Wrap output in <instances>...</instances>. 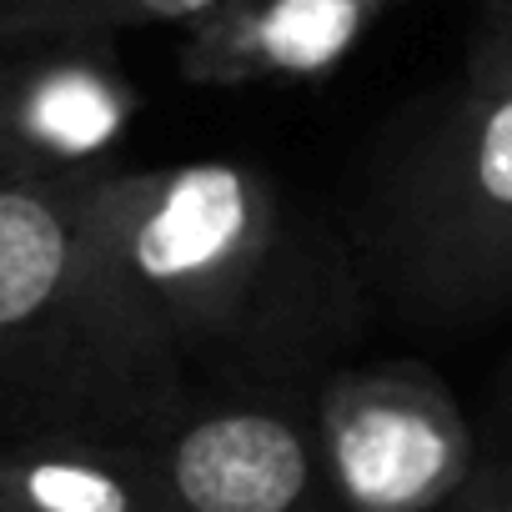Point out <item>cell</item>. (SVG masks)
Instances as JSON below:
<instances>
[{
    "mask_svg": "<svg viewBox=\"0 0 512 512\" xmlns=\"http://www.w3.org/2000/svg\"><path fill=\"white\" fill-rule=\"evenodd\" d=\"M81 201L101 256L191 387L312 392L362 337L357 262L267 171H106Z\"/></svg>",
    "mask_w": 512,
    "mask_h": 512,
    "instance_id": "6da1fadb",
    "label": "cell"
},
{
    "mask_svg": "<svg viewBox=\"0 0 512 512\" xmlns=\"http://www.w3.org/2000/svg\"><path fill=\"white\" fill-rule=\"evenodd\" d=\"M81 186L0 176V442H131L191 392L101 256Z\"/></svg>",
    "mask_w": 512,
    "mask_h": 512,
    "instance_id": "7a4b0ae2",
    "label": "cell"
},
{
    "mask_svg": "<svg viewBox=\"0 0 512 512\" xmlns=\"http://www.w3.org/2000/svg\"><path fill=\"white\" fill-rule=\"evenodd\" d=\"M362 256L417 322H472L512 302V96L457 86L387 141Z\"/></svg>",
    "mask_w": 512,
    "mask_h": 512,
    "instance_id": "3957f363",
    "label": "cell"
},
{
    "mask_svg": "<svg viewBox=\"0 0 512 512\" xmlns=\"http://www.w3.org/2000/svg\"><path fill=\"white\" fill-rule=\"evenodd\" d=\"M317 437L337 512H447L477 467V432L422 362H342L317 387Z\"/></svg>",
    "mask_w": 512,
    "mask_h": 512,
    "instance_id": "277c9868",
    "label": "cell"
},
{
    "mask_svg": "<svg viewBox=\"0 0 512 512\" xmlns=\"http://www.w3.org/2000/svg\"><path fill=\"white\" fill-rule=\"evenodd\" d=\"M141 442L171 512H337L317 387H191Z\"/></svg>",
    "mask_w": 512,
    "mask_h": 512,
    "instance_id": "5b68a950",
    "label": "cell"
},
{
    "mask_svg": "<svg viewBox=\"0 0 512 512\" xmlns=\"http://www.w3.org/2000/svg\"><path fill=\"white\" fill-rule=\"evenodd\" d=\"M136 86L111 41L0 51V176L91 181L136 121Z\"/></svg>",
    "mask_w": 512,
    "mask_h": 512,
    "instance_id": "8992f818",
    "label": "cell"
},
{
    "mask_svg": "<svg viewBox=\"0 0 512 512\" xmlns=\"http://www.w3.org/2000/svg\"><path fill=\"white\" fill-rule=\"evenodd\" d=\"M397 0H216L206 16L181 26L176 71L191 86H272L322 81Z\"/></svg>",
    "mask_w": 512,
    "mask_h": 512,
    "instance_id": "52a82bcc",
    "label": "cell"
},
{
    "mask_svg": "<svg viewBox=\"0 0 512 512\" xmlns=\"http://www.w3.org/2000/svg\"><path fill=\"white\" fill-rule=\"evenodd\" d=\"M0 512H171L141 437L0 442Z\"/></svg>",
    "mask_w": 512,
    "mask_h": 512,
    "instance_id": "ba28073f",
    "label": "cell"
},
{
    "mask_svg": "<svg viewBox=\"0 0 512 512\" xmlns=\"http://www.w3.org/2000/svg\"><path fill=\"white\" fill-rule=\"evenodd\" d=\"M216 0H0V51L116 41L141 26H191Z\"/></svg>",
    "mask_w": 512,
    "mask_h": 512,
    "instance_id": "9c48e42d",
    "label": "cell"
},
{
    "mask_svg": "<svg viewBox=\"0 0 512 512\" xmlns=\"http://www.w3.org/2000/svg\"><path fill=\"white\" fill-rule=\"evenodd\" d=\"M462 86L482 96H512V0H482L467 36Z\"/></svg>",
    "mask_w": 512,
    "mask_h": 512,
    "instance_id": "30bf717a",
    "label": "cell"
},
{
    "mask_svg": "<svg viewBox=\"0 0 512 512\" xmlns=\"http://www.w3.org/2000/svg\"><path fill=\"white\" fill-rule=\"evenodd\" d=\"M457 512H512V457L477 472Z\"/></svg>",
    "mask_w": 512,
    "mask_h": 512,
    "instance_id": "8fae6325",
    "label": "cell"
}]
</instances>
